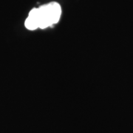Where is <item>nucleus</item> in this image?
I'll list each match as a JSON object with an SVG mask.
<instances>
[{"instance_id":"2","label":"nucleus","mask_w":133,"mask_h":133,"mask_svg":"<svg viewBox=\"0 0 133 133\" xmlns=\"http://www.w3.org/2000/svg\"><path fill=\"white\" fill-rule=\"evenodd\" d=\"M25 27L30 30H33L38 28L36 8H34L30 12L28 18L25 21Z\"/></svg>"},{"instance_id":"1","label":"nucleus","mask_w":133,"mask_h":133,"mask_svg":"<svg viewBox=\"0 0 133 133\" xmlns=\"http://www.w3.org/2000/svg\"><path fill=\"white\" fill-rule=\"evenodd\" d=\"M36 9L38 28H46L57 23L62 14L61 6L57 2H50Z\"/></svg>"}]
</instances>
